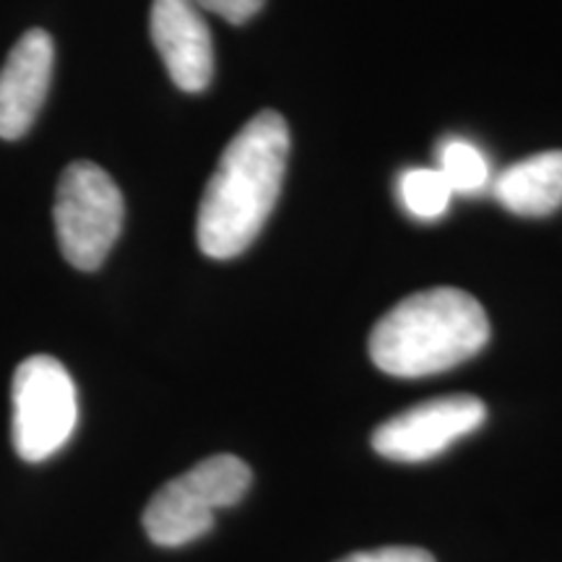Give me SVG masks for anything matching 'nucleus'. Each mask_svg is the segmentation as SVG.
Returning <instances> with one entry per match:
<instances>
[{
    "instance_id": "423d86ee",
    "label": "nucleus",
    "mask_w": 562,
    "mask_h": 562,
    "mask_svg": "<svg viewBox=\"0 0 562 562\" xmlns=\"http://www.w3.org/2000/svg\"><path fill=\"white\" fill-rule=\"evenodd\" d=\"M484 419H487V406L472 393L440 396L383 422L372 432V448L391 461H430L448 451L456 440L480 430Z\"/></svg>"
},
{
    "instance_id": "39448f33",
    "label": "nucleus",
    "mask_w": 562,
    "mask_h": 562,
    "mask_svg": "<svg viewBox=\"0 0 562 562\" xmlns=\"http://www.w3.org/2000/svg\"><path fill=\"white\" fill-rule=\"evenodd\" d=\"M11 438L19 459L40 463L60 451L79 422V398L68 370L47 355H34L13 372Z\"/></svg>"
},
{
    "instance_id": "20e7f679",
    "label": "nucleus",
    "mask_w": 562,
    "mask_h": 562,
    "mask_svg": "<svg viewBox=\"0 0 562 562\" xmlns=\"http://www.w3.org/2000/svg\"><path fill=\"white\" fill-rule=\"evenodd\" d=\"M53 216L66 261L79 271H97L121 237L123 193L94 161H74L60 175Z\"/></svg>"
},
{
    "instance_id": "f257e3e1",
    "label": "nucleus",
    "mask_w": 562,
    "mask_h": 562,
    "mask_svg": "<svg viewBox=\"0 0 562 562\" xmlns=\"http://www.w3.org/2000/svg\"><path fill=\"white\" fill-rule=\"evenodd\" d=\"M290 159V128L279 112H258L229 140L201 199L195 237L214 261L237 258L269 222Z\"/></svg>"
},
{
    "instance_id": "9d476101",
    "label": "nucleus",
    "mask_w": 562,
    "mask_h": 562,
    "mask_svg": "<svg viewBox=\"0 0 562 562\" xmlns=\"http://www.w3.org/2000/svg\"><path fill=\"white\" fill-rule=\"evenodd\" d=\"M438 170L453 193L480 195L492 186L490 161L472 140L448 138L438 151Z\"/></svg>"
},
{
    "instance_id": "9b49d317",
    "label": "nucleus",
    "mask_w": 562,
    "mask_h": 562,
    "mask_svg": "<svg viewBox=\"0 0 562 562\" xmlns=\"http://www.w3.org/2000/svg\"><path fill=\"white\" fill-rule=\"evenodd\" d=\"M453 191L442 178L438 167H417V170H406L398 178V199H402L404 209L409 211L414 220L432 222L446 216L451 209Z\"/></svg>"
},
{
    "instance_id": "6e6552de",
    "label": "nucleus",
    "mask_w": 562,
    "mask_h": 562,
    "mask_svg": "<svg viewBox=\"0 0 562 562\" xmlns=\"http://www.w3.org/2000/svg\"><path fill=\"white\" fill-rule=\"evenodd\" d=\"M55 47L50 34L30 30L0 68V138L26 136L37 121L53 79Z\"/></svg>"
},
{
    "instance_id": "f8f14e48",
    "label": "nucleus",
    "mask_w": 562,
    "mask_h": 562,
    "mask_svg": "<svg viewBox=\"0 0 562 562\" xmlns=\"http://www.w3.org/2000/svg\"><path fill=\"white\" fill-rule=\"evenodd\" d=\"M201 11L216 13L229 24H245L263 9L266 0H193Z\"/></svg>"
},
{
    "instance_id": "ddd939ff",
    "label": "nucleus",
    "mask_w": 562,
    "mask_h": 562,
    "mask_svg": "<svg viewBox=\"0 0 562 562\" xmlns=\"http://www.w3.org/2000/svg\"><path fill=\"white\" fill-rule=\"evenodd\" d=\"M339 562H435V558L419 547H381V550L347 554Z\"/></svg>"
},
{
    "instance_id": "f03ea898",
    "label": "nucleus",
    "mask_w": 562,
    "mask_h": 562,
    "mask_svg": "<svg viewBox=\"0 0 562 562\" xmlns=\"http://www.w3.org/2000/svg\"><path fill=\"white\" fill-rule=\"evenodd\" d=\"M490 321L472 294L435 286L412 294L375 323L370 357L393 378H425L472 360L487 347Z\"/></svg>"
},
{
    "instance_id": "1a4fd4ad",
    "label": "nucleus",
    "mask_w": 562,
    "mask_h": 562,
    "mask_svg": "<svg viewBox=\"0 0 562 562\" xmlns=\"http://www.w3.org/2000/svg\"><path fill=\"white\" fill-rule=\"evenodd\" d=\"M492 193L516 216H550L562 206V151L516 161L492 180Z\"/></svg>"
},
{
    "instance_id": "0eeeda50",
    "label": "nucleus",
    "mask_w": 562,
    "mask_h": 562,
    "mask_svg": "<svg viewBox=\"0 0 562 562\" xmlns=\"http://www.w3.org/2000/svg\"><path fill=\"white\" fill-rule=\"evenodd\" d=\"M151 40L175 87L199 94L214 76V42L193 0H154Z\"/></svg>"
},
{
    "instance_id": "7ed1b4c3",
    "label": "nucleus",
    "mask_w": 562,
    "mask_h": 562,
    "mask_svg": "<svg viewBox=\"0 0 562 562\" xmlns=\"http://www.w3.org/2000/svg\"><path fill=\"white\" fill-rule=\"evenodd\" d=\"M252 484V472L232 453L209 456L157 490L144 510V529L159 547H182L214 529L216 510L232 508Z\"/></svg>"
}]
</instances>
